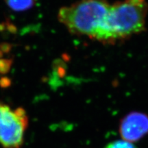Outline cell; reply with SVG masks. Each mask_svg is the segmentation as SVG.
<instances>
[{"mask_svg": "<svg viewBox=\"0 0 148 148\" xmlns=\"http://www.w3.org/2000/svg\"><path fill=\"white\" fill-rule=\"evenodd\" d=\"M110 5L108 0H79L62 7L58 18L71 34L101 42Z\"/></svg>", "mask_w": 148, "mask_h": 148, "instance_id": "obj_1", "label": "cell"}, {"mask_svg": "<svg viewBox=\"0 0 148 148\" xmlns=\"http://www.w3.org/2000/svg\"><path fill=\"white\" fill-rule=\"evenodd\" d=\"M147 12L146 0H123L110 4L101 42L114 44L143 32Z\"/></svg>", "mask_w": 148, "mask_h": 148, "instance_id": "obj_2", "label": "cell"}, {"mask_svg": "<svg viewBox=\"0 0 148 148\" xmlns=\"http://www.w3.org/2000/svg\"><path fill=\"white\" fill-rule=\"evenodd\" d=\"M27 124L24 109H13L0 101V145L3 148H21Z\"/></svg>", "mask_w": 148, "mask_h": 148, "instance_id": "obj_3", "label": "cell"}, {"mask_svg": "<svg viewBox=\"0 0 148 148\" xmlns=\"http://www.w3.org/2000/svg\"><path fill=\"white\" fill-rule=\"evenodd\" d=\"M119 133L122 140L134 143L148 134V116L140 112H132L121 119Z\"/></svg>", "mask_w": 148, "mask_h": 148, "instance_id": "obj_4", "label": "cell"}, {"mask_svg": "<svg viewBox=\"0 0 148 148\" xmlns=\"http://www.w3.org/2000/svg\"><path fill=\"white\" fill-rule=\"evenodd\" d=\"M6 5L13 11H26L34 5L36 0H5Z\"/></svg>", "mask_w": 148, "mask_h": 148, "instance_id": "obj_5", "label": "cell"}, {"mask_svg": "<svg viewBox=\"0 0 148 148\" xmlns=\"http://www.w3.org/2000/svg\"><path fill=\"white\" fill-rule=\"evenodd\" d=\"M104 148H137L132 143L123 140H118L108 143Z\"/></svg>", "mask_w": 148, "mask_h": 148, "instance_id": "obj_6", "label": "cell"}, {"mask_svg": "<svg viewBox=\"0 0 148 148\" xmlns=\"http://www.w3.org/2000/svg\"><path fill=\"white\" fill-rule=\"evenodd\" d=\"M10 66V60H1L0 61V72L7 71Z\"/></svg>", "mask_w": 148, "mask_h": 148, "instance_id": "obj_7", "label": "cell"}]
</instances>
